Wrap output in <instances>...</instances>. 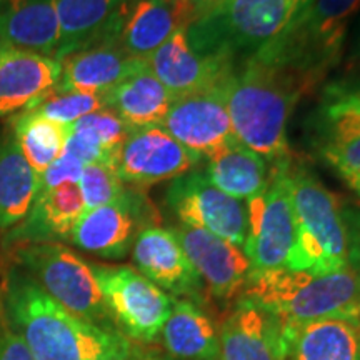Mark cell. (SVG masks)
I'll list each match as a JSON object with an SVG mask.
<instances>
[{
	"instance_id": "cell-34",
	"label": "cell",
	"mask_w": 360,
	"mask_h": 360,
	"mask_svg": "<svg viewBox=\"0 0 360 360\" xmlns=\"http://www.w3.org/2000/svg\"><path fill=\"white\" fill-rule=\"evenodd\" d=\"M82 170V162L62 152V155L39 175V192L49 191V188L62 186V184H77Z\"/></svg>"
},
{
	"instance_id": "cell-27",
	"label": "cell",
	"mask_w": 360,
	"mask_h": 360,
	"mask_svg": "<svg viewBox=\"0 0 360 360\" xmlns=\"http://www.w3.org/2000/svg\"><path fill=\"white\" fill-rule=\"evenodd\" d=\"M39 192V175L22 154L11 124L0 135V229L19 225Z\"/></svg>"
},
{
	"instance_id": "cell-21",
	"label": "cell",
	"mask_w": 360,
	"mask_h": 360,
	"mask_svg": "<svg viewBox=\"0 0 360 360\" xmlns=\"http://www.w3.org/2000/svg\"><path fill=\"white\" fill-rule=\"evenodd\" d=\"M127 0H56L58 45L56 60L117 37Z\"/></svg>"
},
{
	"instance_id": "cell-4",
	"label": "cell",
	"mask_w": 360,
	"mask_h": 360,
	"mask_svg": "<svg viewBox=\"0 0 360 360\" xmlns=\"http://www.w3.org/2000/svg\"><path fill=\"white\" fill-rule=\"evenodd\" d=\"M287 182L295 215V244L285 269L322 276L350 265L344 207L302 162L292 159Z\"/></svg>"
},
{
	"instance_id": "cell-12",
	"label": "cell",
	"mask_w": 360,
	"mask_h": 360,
	"mask_svg": "<svg viewBox=\"0 0 360 360\" xmlns=\"http://www.w3.org/2000/svg\"><path fill=\"white\" fill-rule=\"evenodd\" d=\"M107 310L135 340L152 342L167 321L172 299L139 270L92 265Z\"/></svg>"
},
{
	"instance_id": "cell-26",
	"label": "cell",
	"mask_w": 360,
	"mask_h": 360,
	"mask_svg": "<svg viewBox=\"0 0 360 360\" xmlns=\"http://www.w3.org/2000/svg\"><path fill=\"white\" fill-rule=\"evenodd\" d=\"M164 347L175 360H217L219 332L202 305L172 299V309L160 330Z\"/></svg>"
},
{
	"instance_id": "cell-11",
	"label": "cell",
	"mask_w": 360,
	"mask_h": 360,
	"mask_svg": "<svg viewBox=\"0 0 360 360\" xmlns=\"http://www.w3.org/2000/svg\"><path fill=\"white\" fill-rule=\"evenodd\" d=\"M165 205L180 224L204 229L238 247L245 245L247 202L220 191L202 170H191L174 179L165 191Z\"/></svg>"
},
{
	"instance_id": "cell-31",
	"label": "cell",
	"mask_w": 360,
	"mask_h": 360,
	"mask_svg": "<svg viewBox=\"0 0 360 360\" xmlns=\"http://www.w3.org/2000/svg\"><path fill=\"white\" fill-rule=\"evenodd\" d=\"M105 109V96L102 94H80V92H51L35 102L30 109L45 119L62 125L77 122L82 117Z\"/></svg>"
},
{
	"instance_id": "cell-37",
	"label": "cell",
	"mask_w": 360,
	"mask_h": 360,
	"mask_svg": "<svg viewBox=\"0 0 360 360\" xmlns=\"http://www.w3.org/2000/svg\"><path fill=\"white\" fill-rule=\"evenodd\" d=\"M175 8H177L180 19H182L184 24H188V20H191V15H192V11L193 7L197 6V2L199 0H172Z\"/></svg>"
},
{
	"instance_id": "cell-15",
	"label": "cell",
	"mask_w": 360,
	"mask_h": 360,
	"mask_svg": "<svg viewBox=\"0 0 360 360\" xmlns=\"http://www.w3.org/2000/svg\"><path fill=\"white\" fill-rule=\"evenodd\" d=\"M162 127L202 159H210L237 142L220 82L215 87L175 97Z\"/></svg>"
},
{
	"instance_id": "cell-39",
	"label": "cell",
	"mask_w": 360,
	"mask_h": 360,
	"mask_svg": "<svg viewBox=\"0 0 360 360\" xmlns=\"http://www.w3.org/2000/svg\"><path fill=\"white\" fill-rule=\"evenodd\" d=\"M225 2H229V0H199V2H197V6L193 7L192 15H191V20L195 19V17L200 15V13L209 12V11H214V8L220 7V6H222V4H225ZM191 20H188V22H191Z\"/></svg>"
},
{
	"instance_id": "cell-7",
	"label": "cell",
	"mask_w": 360,
	"mask_h": 360,
	"mask_svg": "<svg viewBox=\"0 0 360 360\" xmlns=\"http://www.w3.org/2000/svg\"><path fill=\"white\" fill-rule=\"evenodd\" d=\"M305 146L335 170L360 172V74L323 84L304 120Z\"/></svg>"
},
{
	"instance_id": "cell-30",
	"label": "cell",
	"mask_w": 360,
	"mask_h": 360,
	"mask_svg": "<svg viewBox=\"0 0 360 360\" xmlns=\"http://www.w3.org/2000/svg\"><path fill=\"white\" fill-rule=\"evenodd\" d=\"M8 124L19 142L22 154L37 175L64 152L69 135L67 125L45 119L34 110H22L19 115L12 117Z\"/></svg>"
},
{
	"instance_id": "cell-24",
	"label": "cell",
	"mask_w": 360,
	"mask_h": 360,
	"mask_svg": "<svg viewBox=\"0 0 360 360\" xmlns=\"http://www.w3.org/2000/svg\"><path fill=\"white\" fill-rule=\"evenodd\" d=\"M0 44L56 58V0H0Z\"/></svg>"
},
{
	"instance_id": "cell-9",
	"label": "cell",
	"mask_w": 360,
	"mask_h": 360,
	"mask_svg": "<svg viewBox=\"0 0 360 360\" xmlns=\"http://www.w3.org/2000/svg\"><path fill=\"white\" fill-rule=\"evenodd\" d=\"M290 160L270 165L267 187L247 200L249 232L244 252L252 272L285 267L294 249L297 227L287 182Z\"/></svg>"
},
{
	"instance_id": "cell-35",
	"label": "cell",
	"mask_w": 360,
	"mask_h": 360,
	"mask_svg": "<svg viewBox=\"0 0 360 360\" xmlns=\"http://www.w3.org/2000/svg\"><path fill=\"white\" fill-rule=\"evenodd\" d=\"M0 360H35L25 340L15 330L7 328L0 335Z\"/></svg>"
},
{
	"instance_id": "cell-5",
	"label": "cell",
	"mask_w": 360,
	"mask_h": 360,
	"mask_svg": "<svg viewBox=\"0 0 360 360\" xmlns=\"http://www.w3.org/2000/svg\"><path fill=\"white\" fill-rule=\"evenodd\" d=\"M359 8L360 0H304L283 32L255 56L300 75L312 90L319 89L339 65Z\"/></svg>"
},
{
	"instance_id": "cell-13",
	"label": "cell",
	"mask_w": 360,
	"mask_h": 360,
	"mask_svg": "<svg viewBox=\"0 0 360 360\" xmlns=\"http://www.w3.org/2000/svg\"><path fill=\"white\" fill-rule=\"evenodd\" d=\"M200 160L162 125H143L130 129L117 154L115 172L125 186L146 188L195 170Z\"/></svg>"
},
{
	"instance_id": "cell-3",
	"label": "cell",
	"mask_w": 360,
	"mask_h": 360,
	"mask_svg": "<svg viewBox=\"0 0 360 360\" xmlns=\"http://www.w3.org/2000/svg\"><path fill=\"white\" fill-rule=\"evenodd\" d=\"M240 297L283 323L322 319L360 321V269L349 265L322 276L285 267L250 272Z\"/></svg>"
},
{
	"instance_id": "cell-40",
	"label": "cell",
	"mask_w": 360,
	"mask_h": 360,
	"mask_svg": "<svg viewBox=\"0 0 360 360\" xmlns=\"http://www.w3.org/2000/svg\"><path fill=\"white\" fill-rule=\"evenodd\" d=\"M355 57H357V60H359V64H360V34H359L357 45H355Z\"/></svg>"
},
{
	"instance_id": "cell-33",
	"label": "cell",
	"mask_w": 360,
	"mask_h": 360,
	"mask_svg": "<svg viewBox=\"0 0 360 360\" xmlns=\"http://www.w3.org/2000/svg\"><path fill=\"white\" fill-rule=\"evenodd\" d=\"M67 129L72 130V132L87 135L92 141H96L98 146L114 152V154H119V148L132 127L125 124L114 110L105 107V109L82 117L77 122L67 125Z\"/></svg>"
},
{
	"instance_id": "cell-16",
	"label": "cell",
	"mask_w": 360,
	"mask_h": 360,
	"mask_svg": "<svg viewBox=\"0 0 360 360\" xmlns=\"http://www.w3.org/2000/svg\"><path fill=\"white\" fill-rule=\"evenodd\" d=\"M132 259L139 272L160 289L199 305L209 300L199 274L170 229L155 225L142 231L134 242Z\"/></svg>"
},
{
	"instance_id": "cell-42",
	"label": "cell",
	"mask_w": 360,
	"mask_h": 360,
	"mask_svg": "<svg viewBox=\"0 0 360 360\" xmlns=\"http://www.w3.org/2000/svg\"><path fill=\"white\" fill-rule=\"evenodd\" d=\"M127 360H132V359H127Z\"/></svg>"
},
{
	"instance_id": "cell-23",
	"label": "cell",
	"mask_w": 360,
	"mask_h": 360,
	"mask_svg": "<svg viewBox=\"0 0 360 360\" xmlns=\"http://www.w3.org/2000/svg\"><path fill=\"white\" fill-rule=\"evenodd\" d=\"M85 212L77 184H62L37 192L29 214L11 233L13 242H56L70 238L75 224Z\"/></svg>"
},
{
	"instance_id": "cell-18",
	"label": "cell",
	"mask_w": 360,
	"mask_h": 360,
	"mask_svg": "<svg viewBox=\"0 0 360 360\" xmlns=\"http://www.w3.org/2000/svg\"><path fill=\"white\" fill-rule=\"evenodd\" d=\"M60 62L0 44V117L27 110L56 87Z\"/></svg>"
},
{
	"instance_id": "cell-1",
	"label": "cell",
	"mask_w": 360,
	"mask_h": 360,
	"mask_svg": "<svg viewBox=\"0 0 360 360\" xmlns=\"http://www.w3.org/2000/svg\"><path fill=\"white\" fill-rule=\"evenodd\" d=\"M233 135L269 165L290 160L289 122L309 84L259 56L233 62L220 80Z\"/></svg>"
},
{
	"instance_id": "cell-8",
	"label": "cell",
	"mask_w": 360,
	"mask_h": 360,
	"mask_svg": "<svg viewBox=\"0 0 360 360\" xmlns=\"http://www.w3.org/2000/svg\"><path fill=\"white\" fill-rule=\"evenodd\" d=\"M17 260L70 314L97 326L105 321L109 310L94 267L69 247L57 242L27 244L17 250Z\"/></svg>"
},
{
	"instance_id": "cell-14",
	"label": "cell",
	"mask_w": 360,
	"mask_h": 360,
	"mask_svg": "<svg viewBox=\"0 0 360 360\" xmlns=\"http://www.w3.org/2000/svg\"><path fill=\"white\" fill-rule=\"evenodd\" d=\"M170 231L199 274L207 299L232 302L242 295L252 272L242 247L191 225L180 224Z\"/></svg>"
},
{
	"instance_id": "cell-6",
	"label": "cell",
	"mask_w": 360,
	"mask_h": 360,
	"mask_svg": "<svg viewBox=\"0 0 360 360\" xmlns=\"http://www.w3.org/2000/svg\"><path fill=\"white\" fill-rule=\"evenodd\" d=\"M304 0H229L186 25L199 56L231 65L259 53L283 32Z\"/></svg>"
},
{
	"instance_id": "cell-25",
	"label": "cell",
	"mask_w": 360,
	"mask_h": 360,
	"mask_svg": "<svg viewBox=\"0 0 360 360\" xmlns=\"http://www.w3.org/2000/svg\"><path fill=\"white\" fill-rule=\"evenodd\" d=\"M180 19L172 0H127L120 20L117 44L125 56L146 62L172 35Z\"/></svg>"
},
{
	"instance_id": "cell-36",
	"label": "cell",
	"mask_w": 360,
	"mask_h": 360,
	"mask_svg": "<svg viewBox=\"0 0 360 360\" xmlns=\"http://www.w3.org/2000/svg\"><path fill=\"white\" fill-rule=\"evenodd\" d=\"M344 217L350 236V265L360 269V207H344Z\"/></svg>"
},
{
	"instance_id": "cell-38",
	"label": "cell",
	"mask_w": 360,
	"mask_h": 360,
	"mask_svg": "<svg viewBox=\"0 0 360 360\" xmlns=\"http://www.w3.org/2000/svg\"><path fill=\"white\" fill-rule=\"evenodd\" d=\"M337 174L350 187V191L360 197V172L357 170H337Z\"/></svg>"
},
{
	"instance_id": "cell-22",
	"label": "cell",
	"mask_w": 360,
	"mask_h": 360,
	"mask_svg": "<svg viewBox=\"0 0 360 360\" xmlns=\"http://www.w3.org/2000/svg\"><path fill=\"white\" fill-rule=\"evenodd\" d=\"M283 360H360V321L283 323Z\"/></svg>"
},
{
	"instance_id": "cell-20",
	"label": "cell",
	"mask_w": 360,
	"mask_h": 360,
	"mask_svg": "<svg viewBox=\"0 0 360 360\" xmlns=\"http://www.w3.org/2000/svg\"><path fill=\"white\" fill-rule=\"evenodd\" d=\"M147 65L174 98L215 87L231 67L202 57L193 51L187 39L186 25H180L152 53Z\"/></svg>"
},
{
	"instance_id": "cell-10",
	"label": "cell",
	"mask_w": 360,
	"mask_h": 360,
	"mask_svg": "<svg viewBox=\"0 0 360 360\" xmlns=\"http://www.w3.org/2000/svg\"><path fill=\"white\" fill-rule=\"evenodd\" d=\"M159 220V212L143 188L127 186L119 200L85 210L70 240L90 254L117 260L129 254L139 233L155 227Z\"/></svg>"
},
{
	"instance_id": "cell-41",
	"label": "cell",
	"mask_w": 360,
	"mask_h": 360,
	"mask_svg": "<svg viewBox=\"0 0 360 360\" xmlns=\"http://www.w3.org/2000/svg\"><path fill=\"white\" fill-rule=\"evenodd\" d=\"M165 360H175V359H165Z\"/></svg>"
},
{
	"instance_id": "cell-28",
	"label": "cell",
	"mask_w": 360,
	"mask_h": 360,
	"mask_svg": "<svg viewBox=\"0 0 360 360\" xmlns=\"http://www.w3.org/2000/svg\"><path fill=\"white\" fill-rule=\"evenodd\" d=\"M174 97L148 65H142L105 94V107L130 127L162 125Z\"/></svg>"
},
{
	"instance_id": "cell-29",
	"label": "cell",
	"mask_w": 360,
	"mask_h": 360,
	"mask_svg": "<svg viewBox=\"0 0 360 360\" xmlns=\"http://www.w3.org/2000/svg\"><path fill=\"white\" fill-rule=\"evenodd\" d=\"M205 174L227 195L247 202L267 187L270 169L265 159L237 141L207 159Z\"/></svg>"
},
{
	"instance_id": "cell-17",
	"label": "cell",
	"mask_w": 360,
	"mask_h": 360,
	"mask_svg": "<svg viewBox=\"0 0 360 360\" xmlns=\"http://www.w3.org/2000/svg\"><path fill=\"white\" fill-rule=\"evenodd\" d=\"M283 322L238 297L219 328L217 360H283Z\"/></svg>"
},
{
	"instance_id": "cell-2",
	"label": "cell",
	"mask_w": 360,
	"mask_h": 360,
	"mask_svg": "<svg viewBox=\"0 0 360 360\" xmlns=\"http://www.w3.org/2000/svg\"><path fill=\"white\" fill-rule=\"evenodd\" d=\"M6 309L35 360L132 359L127 337L70 314L29 274L8 276Z\"/></svg>"
},
{
	"instance_id": "cell-32",
	"label": "cell",
	"mask_w": 360,
	"mask_h": 360,
	"mask_svg": "<svg viewBox=\"0 0 360 360\" xmlns=\"http://www.w3.org/2000/svg\"><path fill=\"white\" fill-rule=\"evenodd\" d=\"M77 186L82 193L85 210L119 200L127 188L117 175L115 167L107 164L84 165Z\"/></svg>"
},
{
	"instance_id": "cell-19",
	"label": "cell",
	"mask_w": 360,
	"mask_h": 360,
	"mask_svg": "<svg viewBox=\"0 0 360 360\" xmlns=\"http://www.w3.org/2000/svg\"><path fill=\"white\" fill-rule=\"evenodd\" d=\"M62 74L53 92L102 94L105 96L132 72L146 65L125 56L117 44V37L92 45L60 60Z\"/></svg>"
}]
</instances>
